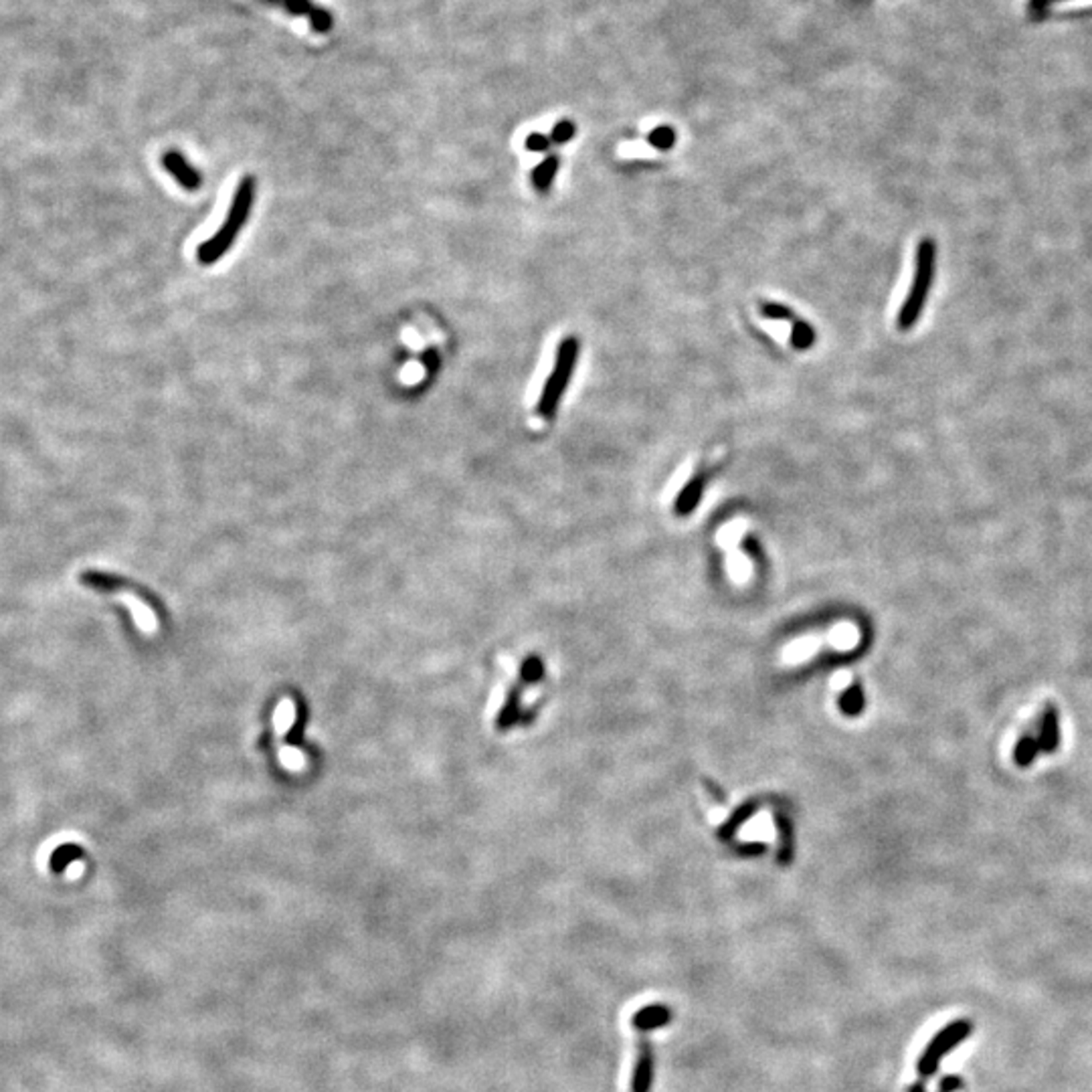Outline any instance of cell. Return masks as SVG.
<instances>
[{
	"label": "cell",
	"mask_w": 1092,
	"mask_h": 1092,
	"mask_svg": "<svg viewBox=\"0 0 1092 1092\" xmlns=\"http://www.w3.org/2000/svg\"><path fill=\"white\" fill-rule=\"evenodd\" d=\"M81 874H83V862L69 864V872H67V876H69V878H79V876H81Z\"/></svg>",
	"instance_id": "22"
},
{
	"label": "cell",
	"mask_w": 1092,
	"mask_h": 1092,
	"mask_svg": "<svg viewBox=\"0 0 1092 1092\" xmlns=\"http://www.w3.org/2000/svg\"><path fill=\"white\" fill-rule=\"evenodd\" d=\"M551 144H552L551 136L541 134V132H532V134L526 138V142H524V148L530 152H546L548 148H551Z\"/></svg>",
	"instance_id": "20"
},
{
	"label": "cell",
	"mask_w": 1092,
	"mask_h": 1092,
	"mask_svg": "<svg viewBox=\"0 0 1092 1092\" xmlns=\"http://www.w3.org/2000/svg\"><path fill=\"white\" fill-rule=\"evenodd\" d=\"M647 142H650V146H654L656 150H661V152L670 150V148L676 146L674 128H670V126L654 128V130L650 132V136H647Z\"/></svg>",
	"instance_id": "16"
},
{
	"label": "cell",
	"mask_w": 1092,
	"mask_h": 1092,
	"mask_svg": "<svg viewBox=\"0 0 1092 1092\" xmlns=\"http://www.w3.org/2000/svg\"><path fill=\"white\" fill-rule=\"evenodd\" d=\"M1037 743H1040V749L1044 750L1046 755L1054 753L1060 745V720H1058V710L1054 706H1048V708L1042 713L1040 716V724H1037Z\"/></svg>",
	"instance_id": "9"
},
{
	"label": "cell",
	"mask_w": 1092,
	"mask_h": 1092,
	"mask_svg": "<svg viewBox=\"0 0 1092 1092\" xmlns=\"http://www.w3.org/2000/svg\"><path fill=\"white\" fill-rule=\"evenodd\" d=\"M280 760L281 765H285L290 771H301L306 765V757L300 749L294 747H281L280 749Z\"/></svg>",
	"instance_id": "19"
},
{
	"label": "cell",
	"mask_w": 1092,
	"mask_h": 1092,
	"mask_svg": "<svg viewBox=\"0 0 1092 1092\" xmlns=\"http://www.w3.org/2000/svg\"><path fill=\"white\" fill-rule=\"evenodd\" d=\"M935 274H937V243L935 239H931V237H925V239H921V243L917 247V259H914V275H912L911 290H908L902 308L898 310V318H896L898 330L908 332V330L918 324L922 310H925L927 306L928 294H931L933 290Z\"/></svg>",
	"instance_id": "2"
},
{
	"label": "cell",
	"mask_w": 1092,
	"mask_h": 1092,
	"mask_svg": "<svg viewBox=\"0 0 1092 1092\" xmlns=\"http://www.w3.org/2000/svg\"><path fill=\"white\" fill-rule=\"evenodd\" d=\"M961 1084H963V1082H961V1079H957V1076H947V1079L941 1082V1092H953L955 1089H959Z\"/></svg>",
	"instance_id": "21"
},
{
	"label": "cell",
	"mask_w": 1092,
	"mask_h": 1092,
	"mask_svg": "<svg viewBox=\"0 0 1092 1092\" xmlns=\"http://www.w3.org/2000/svg\"><path fill=\"white\" fill-rule=\"evenodd\" d=\"M706 482H708V473L700 472L696 473V476L692 478L684 488H682L678 500H676V512H678L680 516H686V514L694 510L696 504H698L700 498H703Z\"/></svg>",
	"instance_id": "11"
},
{
	"label": "cell",
	"mask_w": 1092,
	"mask_h": 1092,
	"mask_svg": "<svg viewBox=\"0 0 1092 1092\" xmlns=\"http://www.w3.org/2000/svg\"><path fill=\"white\" fill-rule=\"evenodd\" d=\"M558 166H561V160L555 154H548L546 158H542V162H538L535 170H532V185H535L536 192L541 195H546L551 191L552 180H555Z\"/></svg>",
	"instance_id": "12"
},
{
	"label": "cell",
	"mask_w": 1092,
	"mask_h": 1092,
	"mask_svg": "<svg viewBox=\"0 0 1092 1092\" xmlns=\"http://www.w3.org/2000/svg\"><path fill=\"white\" fill-rule=\"evenodd\" d=\"M1040 743H1037V736L1026 733L1017 740L1016 750H1014V760L1017 767H1030L1034 763L1037 755H1040Z\"/></svg>",
	"instance_id": "13"
},
{
	"label": "cell",
	"mask_w": 1092,
	"mask_h": 1092,
	"mask_svg": "<svg viewBox=\"0 0 1092 1092\" xmlns=\"http://www.w3.org/2000/svg\"><path fill=\"white\" fill-rule=\"evenodd\" d=\"M294 718H295L294 703H291L290 698L281 700L278 708H275V714H274V726H275V734H278V739H281V736H284L291 729V724H294Z\"/></svg>",
	"instance_id": "14"
},
{
	"label": "cell",
	"mask_w": 1092,
	"mask_h": 1092,
	"mask_svg": "<svg viewBox=\"0 0 1092 1092\" xmlns=\"http://www.w3.org/2000/svg\"><path fill=\"white\" fill-rule=\"evenodd\" d=\"M579 354H581V342L577 336H567V338L561 340L556 348V357H555V367H552L551 374H548L545 389H542L541 399H538V407L536 413L538 417L546 419H555V415L561 407L562 397H565L567 389H569L571 377L575 373L577 363H579Z\"/></svg>",
	"instance_id": "3"
},
{
	"label": "cell",
	"mask_w": 1092,
	"mask_h": 1092,
	"mask_svg": "<svg viewBox=\"0 0 1092 1092\" xmlns=\"http://www.w3.org/2000/svg\"><path fill=\"white\" fill-rule=\"evenodd\" d=\"M577 134V126L571 120H561L552 128L551 132V142L552 144H567L571 142L572 138Z\"/></svg>",
	"instance_id": "18"
},
{
	"label": "cell",
	"mask_w": 1092,
	"mask_h": 1092,
	"mask_svg": "<svg viewBox=\"0 0 1092 1092\" xmlns=\"http://www.w3.org/2000/svg\"><path fill=\"white\" fill-rule=\"evenodd\" d=\"M654 1082V1052L647 1040H641L637 1062L631 1076V1092H650Z\"/></svg>",
	"instance_id": "8"
},
{
	"label": "cell",
	"mask_w": 1092,
	"mask_h": 1092,
	"mask_svg": "<svg viewBox=\"0 0 1092 1092\" xmlns=\"http://www.w3.org/2000/svg\"><path fill=\"white\" fill-rule=\"evenodd\" d=\"M969 1032H971V1024L963 1020L953 1021V1024L943 1027V1030L938 1032L931 1042H928L925 1052L921 1054V1060H918V1066H917L918 1074H921L922 1079H928V1076L935 1074L938 1064H941L943 1056L948 1054L959 1042L965 1040V1037L969 1036Z\"/></svg>",
	"instance_id": "4"
},
{
	"label": "cell",
	"mask_w": 1092,
	"mask_h": 1092,
	"mask_svg": "<svg viewBox=\"0 0 1092 1092\" xmlns=\"http://www.w3.org/2000/svg\"><path fill=\"white\" fill-rule=\"evenodd\" d=\"M269 7H278L291 17H306L310 18V24L316 33H330L334 27V17L324 8L316 7L312 0H261Z\"/></svg>",
	"instance_id": "5"
},
{
	"label": "cell",
	"mask_w": 1092,
	"mask_h": 1092,
	"mask_svg": "<svg viewBox=\"0 0 1092 1092\" xmlns=\"http://www.w3.org/2000/svg\"><path fill=\"white\" fill-rule=\"evenodd\" d=\"M255 192H257L255 176L251 175L243 176L239 182V186H237L233 201H231L229 212H227L223 227H221L211 239H206L205 243H201L199 249H196V259H199V264L212 265L219 259H223L227 251L231 249V245H233L237 237H239L241 229L245 227L251 211H253Z\"/></svg>",
	"instance_id": "1"
},
{
	"label": "cell",
	"mask_w": 1092,
	"mask_h": 1092,
	"mask_svg": "<svg viewBox=\"0 0 1092 1092\" xmlns=\"http://www.w3.org/2000/svg\"><path fill=\"white\" fill-rule=\"evenodd\" d=\"M670 1021H671L670 1007L661 1006V1003H651V1006L641 1007V1010L635 1011L634 1017H631V1026H634L637 1032L660 1030V1027L668 1026Z\"/></svg>",
	"instance_id": "10"
},
{
	"label": "cell",
	"mask_w": 1092,
	"mask_h": 1092,
	"mask_svg": "<svg viewBox=\"0 0 1092 1092\" xmlns=\"http://www.w3.org/2000/svg\"><path fill=\"white\" fill-rule=\"evenodd\" d=\"M116 599L120 603H123V605H126L128 609H130V614H132V617H134L136 625L140 627V630L144 631V634H156V631H158V617H156L154 611H152L150 607H148L146 603L140 599V597L134 595V593L118 591Z\"/></svg>",
	"instance_id": "7"
},
{
	"label": "cell",
	"mask_w": 1092,
	"mask_h": 1092,
	"mask_svg": "<svg viewBox=\"0 0 1092 1092\" xmlns=\"http://www.w3.org/2000/svg\"><path fill=\"white\" fill-rule=\"evenodd\" d=\"M760 316L767 320H779V322H795V312L792 308L783 304H775V301H760L759 306Z\"/></svg>",
	"instance_id": "17"
},
{
	"label": "cell",
	"mask_w": 1092,
	"mask_h": 1092,
	"mask_svg": "<svg viewBox=\"0 0 1092 1092\" xmlns=\"http://www.w3.org/2000/svg\"><path fill=\"white\" fill-rule=\"evenodd\" d=\"M162 166L166 168L168 175L175 176L176 182H179V185L185 191H191V192L199 191V186L202 182L201 172L196 170V168L192 166L191 162L186 160V158L182 156L179 150L165 152V156H162Z\"/></svg>",
	"instance_id": "6"
},
{
	"label": "cell",
	"mask_w": 1092,
	"mask_h": 1092,
	"mask_svg": "<svg viewBox=\"0 0 1092 1092\" xmlns=\"http://www.w3.org/2000/svg\"><path fill=\"white\" fill-rule=\"evenodd\" d=\"M815 330L813 326L805 320H795L792 326V344L797 350H809L815 344Z\"/></svg>",
	"instance_id": "15"
}]
</instances>
